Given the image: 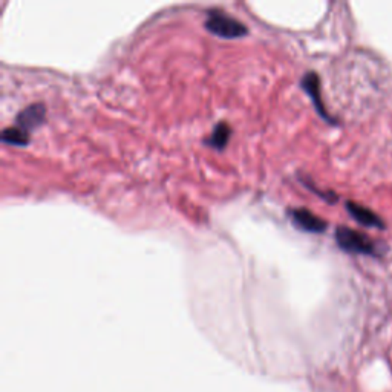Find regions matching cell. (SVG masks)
Returning a JSON list of instances; mask_svg holds the SVG:
<instances>
[{
  "label": "cell",
  "mask_w": 392,
  "mask_h": 392,
  "mask_svg": "<svg viewBox=\"0 0 392 392\" xmlns=\"http://www.w3.org/2000/svg\"><path fill=\"white\" fill-rule=\"evenodd\" d=\"M204 25L207 31L222 39H239L249 32L247 26L242 22L220 10L208 11Z\"/></svg>",
  "instance_id": "cell-1"
},
{
  "label": "cell",
  "mask_w": 392,
  "mask_h": 392,
  "mask_svg": "<svg viewBox=\"0 0 392 392\" xmlns=\"http://www.w3.org/2000/svg\"><path fill=\"white\" fill-rule=\"evenodd\" d=\"M334 236L337 245L346 253L377 256V245L367 234L348 229V227H337Z\"/></svg>",
  "instance_id": "cell-2"
},
{
  "label": "cell",
  "mask_w": 392,
  "mask_h": 392,
  "mask_svg": "<svg viewBox=\"0 0 392 392\" xmlns=\"http://www.w3.org/2000/svg\"><path fill=\"white\" fill-rule=\"evenodd\" d=\"M300 85H302V89L305 93L311 97L316 111L321 114V117L325 118L326 121H334V118L326 112V107L323 105L322 93H321V78H319L316 72H308V74H305L302 81H300Z\"/></svg>",
  "instance_id": "cell-3"
},
{
  "label": "cell",
  "mask_w": 392,
  "mask_h": 392,
  "mask_svg": "<svg viewBox=\"0 0 392 392\" xmlns=\"http://www.w3.org/2000/svg\"><path fill=\"white\" fill-rule=\"evenodd\" d=\"M290 215L295 225L308 233H323L328 227L322 218L316 216L313 212L307 210V208H295V210L290 212Z\"/></svg>",
  "instance_id": "cell-4"
},
{
  "label": "cell",
  "mask_w": 392,
  "mask_h": 392,
  "mask_svg": "<svg viewBox=\"0 0 392 392\" xmlns=\"http://www.w3.org/2000/svg\"><path fill=\"white\" fill-rule=\"evenodd\" d=\"M44 118H47V109H44L42 103H34L20 111V114L16 118V123L23 131L30 133L31 131L37 129L39 126L43 124Z\"/></svg>",
  "instance_id": "cell-5"
},
{
  "label": "cell",
  "mask_w": 392,
  "mask_h": 392,
  "mask_svg": "<svg viewBox=\"0 0 392 392\" xmlns=\"http://www.w3.org/2000/svg\"><path fill=\"white\" fill-rule=\"evenodd\" d=\"M346 210H348V213L354 218L355 221L364 227H372V229H385V222L381 221V218L377 213L369 210L368 207L348 201L346 203Z\"/></svg>",
  "instance_id": "cell-6"
},
{
  "label": "cell",
  "mask_w": 392,
  "mask_h": 392,
  "mask_svg": "<svg viewBox=\"0 0 392 392\" xmlns=\"http://www.w3.org/2000/svg\"><path fill=\"white\" fill-rule=\"evenodd\" d=\"M230 135H232L230 126L227 123H220V124H216L212 135L206 140V144H208L213 149L222 150L227 145V143H229Z\"/></svg>",
  "instance_id": "cell-7"
},
{
  "label": "cell",
  "mask_w": 392,
  "mask_h": 392,
  "mask_svg": "<svg viewBox=\"0 0 392 392\" xmlns=\"http://www.w3.org/2000/svg\"><path fill=\"white\" fill-rule=\"evenodd\" d=\"M2 141L6 144H13V145H26L30 143V133L23 131L22 127L19 126H11L6 127L2 132Z\"/></svg>",
  "instance_id": "cell-8"
}]
</instances>
